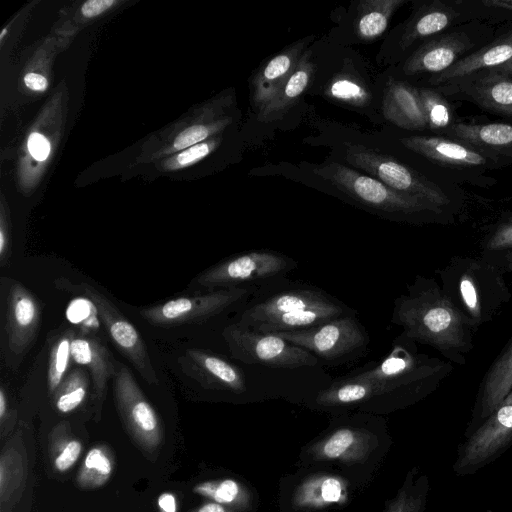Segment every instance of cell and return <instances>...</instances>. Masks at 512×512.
Listing matches in <instances>:
<instances>
[{"mask_svg":"<svg viewBox=\"0 0 512 512\" xmlns=\"http://www.w3.org/2000/svg\"><path fill=\"white\" fill-rule=\"evenodd\" d=\"M157 505L159 512H177L178 502L175 494L164 492L158 496Z\"/></svg>","mask_w":512,"mask_h":512,"instance_id":"cell-45","label":"cell"},{"mask_svg":"<svg viewBox=\"0 0 512 512\" xmlns=\"http://www.w3.org/2000/svg\"><path fill=\"white\" fill-rule=\"evenodd\" d=\"M185 362L188 374L205 388L237 394L247 389L242 369L218 355L200 349H188Z\"/></svg>","mask_w":512,"mask_h":512,"instance_id":"cell-13","label":"cell"},{"mask_svg":"<svg viewBox=\"0 0 512 512\" xmlns=\"http://www.w3.org/2000/svg\"><path fill=\"white\" fill-rule=\"evenodd\" d=\"M88 376L84 370H73L54 392V404L61 413H69L79 407L88 391Z\"/></svg>","mask_w":512,"mask_h":512,"instance_id":"cell-34","label":"cell"},{"mask_svg":"<svg viewBox=\"0 0 512 512\" xmlns=\"http://www.w3.org/2000/svg\"><path fill=\"white\" fill-rule=\"evenodd\" d=\"M30 154L39 161L45 160L50 152L48 140L39 133H32L27 142Z\"/></svg>","mask_w":512,"mask_h":512,"instance_id":"cell-41","label":"cell"},{"mask_svg":"<svg viewBox=\"0 0 512 512\" xmlns=\"http://www.w3.org/2000/svg\"><path fill=\"white\" fill-rule=\"evenodd\" d=\"M487 247L490 250L512 247V222L498 229L489 240Z\"/></svg>","mask_w":512,"mask_h":512,"instance_id":"cell-42","label":"cell"},{"mask_svg":"<svg viewBox=\"0 0 512 512\" xmlns=\"http://www.w3.org/2000/svg\"><path fill=\"white\" fill-rule=\"evenodd\" d=\"M210 150L211 147L208 143L196 144L181 152L177 157V161L180 165H187L205 157L209 154Z\"/></svg>","mask_w":512,"mask_h":512,"instance_id":"cell-43","label":"cell"},{"mask_svg":"<svg viewBox=\"0 0 512 512\" xmlns=\"http://www.w3.org/2000/svg\"><path fill=\"white\" fill-rule=\"evenodd\" d=\"M512 61V33L457 61L437 75L433 82L451 81L485 68H497Z\"/></svg>","mask_w":512,"mask_h":512,"instance_id":"cell-23","label":"cell"},{"mask_svg":"<svg viewBox=\"0 0 512 512\" xmlns=\"http://www.w3.org/2000/svg\"><path fill=\"white\" fill-rule=\"evenodd\" d=\"M26 86L35 91H44L47 88V80L44 76L36 73H28L24 77Z\"/></svg>","mask_w":512,"mask_h":512,"instance_id":"cell-46","label":"cell"},{"mask_svg":"<svg viewBox=\"0 0 512 512\" xmlns=\"http://www.w3.org/2000/svg\"><path fill=\"white\" fill-rule=\"evenodd\" d=\"M274 334L332 365L343 364L363 355L370 341L356 312L308 329Z\"/></svg>","mask_w":512,"mask_h":512,"instance_id":"cell-4","label":"cell"},{"mask_svg":"<svg viewBox=\"0 0 512 512\" xmlns=\"http://www.w3.org/2000/svg\"><path fill=\"white\" fill-rule=\"evenodd\" d=\"M346 159L397 192L416 197L437 209L448 203L438 186L390 156L364 145L348 144Z\"/></svg>","mask_w":512,"mask_h":512,"instance_id":"cell-8","label":"cell"},{"mask_svg":"<svg viewBox=\"0 0 512 512\" xmlns=\"http://www.w3.org/2000/svg\"><path fill=\"white\" fill-rule=\"evenodd\" d=\"M382 109L385 118L400 128H427L419 90L404 82L389 80L384 91Z\"/></svg>","mask_w":512,"mask_h":512,"instance_id":"cell-16","label":"cell"},{"mask_svg":"<svg viewBox=\"0 0 512 512\" xmlns=\"http://www.w3.org/2000/svg\"><path fill=\"white\" fill-rule=\"evenodd\" d=\"M391 322L403 327L410 340L441 350L466 346L464 319L436 287L418 279L394 301Z\"/></svg>","mask_w":512,"mask_h":512,"instance_id":"cell-2","label":"cell"},{"mask_svg":"<svg viewBox=\"0 0 512 512\" xmlns=\"http://www.w3.org/2000/svg\"><path fill=\"white\" fill-rule=\"evenodd\" d=\"M314 173L357 202L382 213L412 214L424 210L438 211L427 202L397 192L376 178L339 163L318 166L314 168Z\"/></svg>","mask_w":512,"mask_h":512,"instance_id":"cell-6","label":"cell"},{"mask_svg":"<svg viewBox=\"0 0 512 512\" xmlns=\"http://www.w3.org/2000/svg\"><path fill=\"white\" fill-rule=\"evenodd\" d=\"M512 446V390L492 414L461 444L452 470L457 476L475 474Z\"/></svg>","mask_w":512,"mask_h":512,"instance_id":"cell-7","label":"cell"},{"mask_svg":"<svg viewBox=\"0 0 512 512\" xmlns=\"http://www.w3.org/2000/svg\"><path fill=\"white\" fill-rule=\"evenodd\" d=\"M410 341L404 334L395 338L384 357L334 379L317 394L316 404L392 409L419 399L432 367Z\"/></svg>","mask_w":512,"mask_h":512,"instance_id":"cell-1","label":"cell"},{"mask_svg":"<svg viewBox=\"0 0 512 512\" xmlns=\"http://www.w3.org/2000/svg\"><path fill=\"white\" fill-rule=\"evenodd\" d=\"M314 73L310 51L303 53L294 72L277 91L274 98L258 112V120L272 122L284 116L306 90Z\"/></svg>","mask_w":512,"mask_h":512,"instance_id":"cell-21","label":"cell"},{"mask_svg":"<svg viewBox=\"0 0 512 512\" xmlns=\"http://www.w3.org/2000/svg\"><path fill=\"white\" fill-rule=\"evenodd\" d=\"M114 394L120 416L133 440L146 452L156 451L163 440L161 422L130 370L117 364Z\"/></svg>","mask_w":512,"mask_h":512,"instance_id":"cell-10","label":"cell"},{"mask_svg":"<svg viewBox=\"0 0 512 512\" xmlns=\"http://www.w3.org/2000/svg\"><path fill=\"white\" fill-rule=\"evenodd\" d=\"M14 445L5 448L0 458L1 512H8L20 497L26 481V462Z\"/></svg>","mask_w":512,"mask_h":512,"instance_id":"cell-24","label":"cell"},{"mask_svg":"<svg viewBox=\"0 0 512 512\" xmlns=\"http://www.w3.org/2000/svg\"><path fill=\"white\" fill-rule=\"evenodd\" d=\"M222 336L232 357L246 364L296 369L318 363L314 354L274 333L255 331L234 323L224 328Z\"/></svg>","mask_w":512,"mask_h":512,"instance_id":"cell-5","label":"cell"},{"mask_svg":"<svg viewBox=\"0 0 512 512\" xmlns=\"http://www.w3.org/2000/svg\"><path fill=\"white\" fill-rule=\"evenodd\" d=\"M71 343L72 338L64 335L52 347L47 374L48 388L51 393L57 390L65 378L70 359H72Z\"/></svg>","mask_w":512,"mask_h":512,"instance_id":"cell-36","label":"cell"},{"mask_svg":"<svg viewBox=\"0 0 512 512\" xmlns=\"http://www.w3.org/2000/svg\"><path fill=\"white\" fill-rule=\"evenodd\" d=\"M416 471V468L410 471L404 486L390 503L387 512H424L429 481L426 475L416 479Z\"/></svg>","mask_w":512,"mask_h":512,"instance_id":"cell-33","label":"cell"},{"mask_svg":"<svg viewBox=\"0 0 512 512\" xmlns=\"http://www.w3.org/2000/svg\"><path fill=\"white\" fill-rule=\"evenodd\" d=\"M114 466V454L107 445L99 444L92 447L77 473L78 487L89 490L102 487L112 476Z\"/></svg>","mask_w":512,"mask_h":512,"instance_id":"cell-28","label":"cell"},{"mask_svg":"<svg viewBox=\"0 0 512 512\" xmlns=\"http://www.w3.org/2000/svg\"><path fill=\"white\" fill-rule=\"evenodd\" d=\"M327 94L334 99L358 106L366 104L370 98L364 87L346 77L333 79L327 87Z\"/></svg>","mask_w":512,"mask_h":512,"instance_id":"cell-37","label":"cell"},{"mask_svg":"<svg viewBox=\"0 0 512 512\" xmlns=\"http://www.w3.org/2000/svg\"><path fill=\"white\" fill-rule=\"evenodd\" d=\"M403 0H365L358 5L356 31L361 39L373 40L381 36L389 25L392 14Z\"/></svg>","mask_w":512,"mask_h":512,"instance_id":"cell-27","label":"cell"},{"mask_svg":"<svg viewBox=\"0 0 512 512\" xmlns=\"http://www.w3.org/2000/svg\"><path fill=\"white\" fill-rule=\"evenodd\" d=\"M353 312L325 291L304 286L280 291L251 305L236 323L264 333L292 332Z\"/></svg>","mask_w":512,"mask_h":512,"instance_id":"cell-3","label":"cell"},{"mask_svg":"<svg viewBox=\"0 0 512 512\" xmlns=\"http://www.w3.org/2000/svg\"><path fill=\"white\" fill-rule=\"evenodd\" d=\"M210 133L208 127L203 125H193L182 131L174 141V147L178 150L200 143Z\"/></svg>","mask_w":512,"mask_h":512,"instance_id":"cell-40","label":"cell"},{"mask_svg":"<svg viewBox=\"0 0 512 512\" xmlns=\"http://www.w3.org/2000/svg\"><path fill=\"white\" fill-rule=\"evenodd\" d=\"M419 95L427 127L430 129L448 127L452 121V111L448 102L440 94L430 89H420Z\"/></svg>","mask_w":512,"mask_h":512,"instance_id":"cell-35","label":"cell"},{"mask_svg":"<svg viewBox=\"0 0 512 512\" xmlns=\"http://www.w3.org/2000/svg\"><path fill=\"white\" fill-rule=\"evenodd\" d=\"M113 3L114 0H89L83 4L81 11L85 17L91 18L107 10Z\"/></svg>","mask_w":512,"mask_h":512,"instance_id":"cell-44","label":"cell"},{"mask_svg":"<svg viewBox=\"0 0 512 512\" xmlns=\"http://www.w3.org/2000/svg\"><path fill=\"white\" fill-rule=\"evenodd\" d=\"M455 12L449 7L439 6L426 9L407 28L403 36V46L407 47L414 41L443 31L450 25Z\"/></svg>","mask_w":512,"mask_h":512,"instance_id":"cell-32","label":"cell"},{"mask_svg":"<svg viewBox=\"0 0 512 512\" xmlns=\"http://www.w3.org/2000/svg\"><path fill=\"white\" fill-rule=\"evenodd\" d=\"M509 261L512 262V254L509 255Z\"/></svg>","mask_w":512,"mask_h":512,"instance_id":"cell-52","label":"cell"},{"mask_svg":"<svg viewBox=\"0 0 512 512\" xmlns=\"http://www.w3.org/2000/svg\"><path fill=\"white\" fill-rule=\"evenodd\" d=\"M72 360L86 366L92 375L96 396L102 399L109 379L116 373L117 364H114L110 353L99 341L86 338H72Z\"/></svg>","mask_w":512,"mask_h":512,"instance_id":"cell-22","label":"cell"},{"mask_svg":"<svg viewBox=\"0 0 512 512\" xmlns=\"http://www.w3.org/2000/svg\"><path fill=\"white\" fill-rule=\"evenodd\" d=\"M400 141L411 151L444 164L478 166L486 162V159L476 151L444 138L411 136Z\"/></svg>","mask_w":512,"mask_h":512,"instance_id":"cell-20","label":"cell"},{"mask_svg":"<svg viewBox=\"0 0 512 512\" xmlns=\"http://www.w3.org/2000/svg\"><path fill=\"white\" fill-rule=\"evenodd\" d=\"M297 262L287 255L269 249L244 251L200 274L197 284L208 288H232L286 274Z\"/></svg>","mask_w":512,"mask_h":512,"instance_id":"cell-9","label":"cell"},{"mask_svg":"<svg viewBox=\"0 0 512 512\" xmlns=\"http://www.w3.org/2000/svg\"><path fill=\"white\" fill-rule=\"evenodd\" d=\"M491 71L503 74V75H512V61L509 63L499 66L497 68L491 69Z\"/></svg>","mask_w":512,"mask_h":512,"instance_id":"cell-50","label":"cell"},{"mask_svg":"<svg viewBox=\"0 0 512 512\" xmlns=\"http://www.w3.org/2000/svg\"><path fill=\"white\" fill-rule=\"evenodd\" d=\"M193 492L236 511L245 510L251 502L248 489L234 479L204 481L195 485Z\"/></svg>","mask_w":512,"mask_h":512,"instance_id":"cell-29","label":"cell"},{"mask_svg":"<svg viewBox=\"0 0 512 512\" xmlns=\"http://www.w3.org/2000/svg\"><path fill=\"white\" fill-rule=\"evenodd\" d=\"M5 33H6V29H4V30L2 31V33H1V35H0V39H2V38H3V36L5 35Z\"/></svg>","mask_w":512,"mask_h":512,"instance_id":"cell-51","label":"cell"},{"mask_svg":"<svg viewBox=\"0 0 512 512\" xmlns=\"http://www.w3.org/2000/svg\"><path fill=\"white\" fill-rule=\"evenodd\" d=\"M304 42H297L264 63L251 80V101L262 110L296 69Z\"/></svg>","mask_w":512,"mask_h":512,"instance_id":"cell-15","label":"cell"},{"mask_svg":"<svg viewBox=\"0 0 512 512\" xmlns=\"http://www.w3.org/2000/svg\"><path fill=\"white\" fill-rule=\"evenodd\" d=\"M9 406L8 401L3 389L0 390V420L1 425H4L5 419L8 416Z\"/></svg>","mask_w":512,"mask_h":512,"instance_id":"cell-49","label":"cell"},{"mask_svg":"<svg viewBox=\"0 0 512 512\" xmlns=\"http://www.w3.org/2000/svg\"><path fill=\"white\" fill-rule=\"evenodd\" d=\"M450 134L466 143L488 146H512V125L503 123L491 124H455L450 128Z\"/></svg>","mask_w":512,"mask_h":512,"instance_id":"cell-30","label":"cell"},{"mask_svg":"<svg viewBox=\"0 0 512 512\" xmlns=\"http://www.w3.org/2000/svg\"><path fill=\"white\" fill-rule=\"evenodd\" d=\"M81 442L73 435L70 425L62 421L50 434V455L54 469L59 473L71 469L80 457Z\"/></svg>","mask_w":512,"mask_h":512,"instance_id":"cell-31","label":"cell"},{"mask_svg":"<svg viewBox=\"0 0 512 512\" xmlns=\"http://www.w3.org/2000/svg\"><path fill=\"white\" fill-rule=\"evenodd\" d=\"M469 92L483 107L512 116V79L507 75L491 71L475 81Z\"/></svg>","mask_w":512,"mask_h":512,"instance_id":"cell-26","label":"cell"},{"mask_svg":"<svg viewBox=\"0 0 512 512\" xmlns=\"http://www.w3.org/2000/svg\"><path fill=\"white\" fill-rule=\"evenodd\" d=\"M192 512H238V511L211 501V502L204 503L203 505L199 506Z\"/></svg>","mask_w":512,"mask_h":512,"instance_id":"cell-47","label":"cell"},{"mask_svg":"<svg viewBox=\"0 0 512 512\" xmlns=\"http://www.w3.org/2000/svg\"><path fill=\"white\" fill-rule=\"evenodd\" d=\"M512 390V343L490 369L483 386L476 420L465 432L469 437Z\"/></svg>","mask_w":512,"mask_h":512,"instance_id":"cell-19","label":"cell"},{"mask_svg":"<svg viewBox=\"0 0 512 512\" xmlns=\"http://www.w3.org/2000/svg\"><path fill=\"white\" fill-rule=\"evenodd\" d=\"M375 442L373 434L363 428L343 426L335 429L313 448L317 459H337L341 461H361L367 456L371 444Z\"/></svg>","mask_w":512,"mask_h":512,"instance_id":"cell-17","label":"cell"},{"mask_svg":"<svg viewBox=\"0 0 512 512\" xmlns=\"http://www.w3.org/2000/svg\"><path fill=\"white\" fill-rule=\"evenodd\" d=\"M483 4L487 7L512 11V0H486Z\"/></svg>","mask_w":512,"mask_h":512,"instance_id":"cell-48","label":"cell"},{"mask_svg":"<svg viewBox=\"0 0 512 512\" xmlns=\"http://www.w3.org/2000/svg\"><path fill=\"white\" fill-rule=\"evenodd\" d=\"M466 50V42L456 35H447L420 47L404 64L408 75L430 72L442 73L452 67Z\"/></svg>","mask_w":512,"mask_h":512,"instance_id":"cell-18","label":"cell"},{"mask_svg":"<svg viewBox=\"0 0 512 512\" xmlns=\"http://www.w3.org/2000/svg\"><path fill=\"white\" fill-rule=\"evenodd\" d=\"M346 498L344 482L334 476L318 475L304 481L296 490L294 502L302 508H321Z\"/></svg>","mask_w":512,"mask_h":512,"instance_id":"cell-25","label":"cell"},{"mask_svg":"<svg viewBox=\"0 0 512 512\" xmlns=\"http://www.w3.org/2000/svg\"><path fill=\"white\" fill-rule=\"evenodd\" d=\"M79 289L96 306L99 318L117 348L149 384H158V377L146 345L135 327L97 289L86 283L79 284Z\"/></svg>","mask_w":512,"mask_h":512,"instance_id":"cell-12","label":"cell"},{"mask_svg":"<svg viewBox=\"0 0 512 512\" xmlns=\"http://www.w3.org/2000/svg\"><path fill=\"white\" fill-rule=\"evenodd\" d=\"M98 313L96 306L91 300L86 299H75L70 303L67 309V318L73 323H87L91 326V322H94L95 317L88 315H94Z\"/></svg>","mask_w":512,"mask_h":512,"instance_id":"cell-38","label":"cell"},{"mask_svg":"<svg viewBox=\"0 0 512 512\" xmlns=\"http://www.w3.org/2000/svg\"><path fill=\"white\" fill-rule=\"evenodd\" d=\"M244 287L218 289L205 294L179 297L144 308L140 315L154 326L170 327L207 320L220 314L248 294Z\"/></svg>","mask_w":512,"mask_h":512,"instance_id":"cell-11","label":"cell"},{"mask_svg":"<svg viewBox=\"0 0 512 512\" xmlns=\"http://www.w3.org/2000/svg\"><path fill=\"white\" fill-rule=\"evenodd\" d=\"M40 322V308L32 293L13 283L7 302V338L12 353L24 352L33 340Z\"/></svg>","mask_w":512,"mask_h":512,"instance_id":"cell-14","label":"cell"},{"mask_svg":"<svg viewBox=\"0 0 512 512\" xmlns=\"http://www.w3.org/2000/svg\"><path fill=\"white\" fill-rule=\"evenodd\" d=\"M460 293L463 302L470 312L475 317H480V304L477 295V290L472 278L469 275H463L460 280Z\"/></svg>","mask_w":512,"mask_h":512,"instance_id":"cell-39","label":"cell"}]
</instances>
